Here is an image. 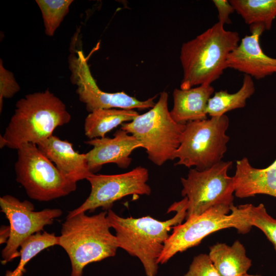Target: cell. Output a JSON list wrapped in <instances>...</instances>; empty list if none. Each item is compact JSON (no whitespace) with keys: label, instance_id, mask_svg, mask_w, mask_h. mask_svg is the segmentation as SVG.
I'll return each mask as SVG.
<instances>
[{"label":"cell","instance_id":"obj_1","mask_svg":"<svg viewBox=\"0 0 276 276\" xmlns=\"http://www.w3.org/2000/svg\"><path fill=\"white\" fill-rule=\"evenodd\" d=\"M188 200L186 197L174 202L168 212H176L171 218L159 221L151 216L141 218L122 217L111 209L107 217L111 228L116 232L119 248L137 258L147 276H155L158 260L168 239L169 232L186 219Z\"/></svg>","mask_w":276,"mask_h":276},{"label":"cell","instance_id":"obj_2","mask_svg":"<svg viewBox=\"0 0 276 276\" xmlns=\"http://www.w3.org/2000/svg\"><path fill=\"white\" fill-rule=\"evenodd\" d=\"M71 120L64 103L48 89L28 94L16 102L14 114L1 135L0 147L17 150L26 143L37 145Z\"/></svg>","mask_w":276,"mask_h":276},{"label":"cell","instance_id":"obj_3","mask_svg":"<svg viewBox=\"0 0 276 276\" xmlns=\"http://www.w3.org/2000/svg\"><path fill=\"white\" fill-rule=\"evenodd\" d=\"M238 32L227 31L219 22L182 44L180 60L183 77L180 88L210 84L227 68L229 54L238 46Z\"/></svg>","mask_w":276,"mask_h":276},{"label":"cell","instance_id":"obj_4","mask_svg":"<svg viewBox=\"0 0 276 276\" xmlns=\"http://www.w3.org/2000/svg\"><path fill=\"white\" fill-rule=\"evenodd\" d=\"M107 215L105 211L92 216L80 213L66 217L62 223L59 245L70 260L71 276H82L88 264L116 254L118 241Z\"/></svg>","mask_w":276,"mask_h":276},{"label":"cell","instance_id":"obj_5","mask_svg":"<svg viewBox=\"0 0 276 276\" xmlns=\"http://www.w3.org/2000/svg\"><path fill=\"white\" fill-rule=\"evenodd\" d=\"M168 100L167 93L161 92L152 108L121 127L141 143L148 159L158 166L174 159L186 124L178 123L172 119Z\"/></svg>","mask_w":276,"mask_h":276},{"label":"cell","instance_id":"obj_6","mask_svg":"<svg viewBox=\"0 0 276 276\" xmlns=\"http://www.w3.org/2000/svg\"><path fill=\"white\" fill-rule=\"evenodd\" d=\"M248 204L238 206L221 205L174 226L158 264L166 263L177 253L197 245L205 237L219 230L233 227L240 233H248L252 226L248 222Z\"/></svg>","mask_w":276,"mask_h":276},{"label":"cell","instance_id":"obj_7","mask_svg":"<svg viewBox=\"0 0 276 276\" xmlns=\"http://www.w3.org/2000/svg\"><path fill=\"white\" fill-rule=\"evenodd\" d=\"M229 122L225 114L188 122L174 155L176 165L202 170L221 162L229 140Z\"/></svg>","mask_w":276,"mask_h":276},{"label":"cell","instance_id":"obj_8","mask_svg":"<svg viewBox=\"0 0 276 276\" xmlns=\"http://www.w3.org/2000/svg\"><path fill=\"white\" fill-rule=\"evenodd\" d=\"M17 151L14 164L16 180L24 188L29 198L48 201L76 190V182L66 178L37 145L26 143Z\"/></svg>","mask_w":276,"mask_h":276},{"label":"cell","instance_id":"obj_9","mask_svg":"<svg viewBox=\"0 0 276 276\" xmlns=\"http://www.w3.org/2000/svg\"><path fill=\"white\" fill-rule=\"evenodd\" d=\"M232 162H221L202 170L191 169L181 178V195L188 200L186 220L221 205H234V182L228 170Z\"/></svg>","mask_w":276,"mask_h":276},{"label":"cell","instance_id":"obj_10","mask_svg":"<svg viewBox=\"0 0 276 276\" xmlns=\"http://www.w3.org/2000/svg\"><path fill=\"white\" fill-rule=\"evenodd\" d=\"M148 170L138 166L127 172L113 175L93 174L86 180L91 187L90 193L79 207L70 212L67 217L80 213L93 211L98 208L110 210L114 202L131 195H150L147 184Z\"/></svg>","mask_w":276,"mask_h":276},{"label":"cell","instance_id":"obj_11","mask_svg":"<svg viewBox=\"0 0 276 276\" xmlns=\"http://www.w3.org/2000/svg\"><path fill=\"white\" fill-rule=\"evenodd\" d=\"M70 80L77 87L76 93L79 100L85 104L89 113L99 109L119 108L127 110L151 108L155 104L156 96L140 101L123 91L114 93L102 91L93 78L87 59L82 51L72 52L68 57Z\"/></svg>","mask_w":276,"mask_h":276},{"label":"cell","instance_id":"obj_12","mask_svg":"<svg viewBox=\"0 0 276 276\" xmlns=\"http://www.w3.org/2000/svg\"><path fill=\"white\" fill-rule=\"evenodd\" d=\"M1 211L8 219L11 229L10 238L2 251V263L5 264L20 257L19 248L30 236L43 231L47 225L62 214L59 209H45L35 211L33 204L28 200L20 201L10 195L0 198Z\"/></svg>","mask_w":276,"mask_h":276},{"label":"cell","instance_id":"obj_13","mask_svg":"<svg viewBox=\"0 0 276 276\" xmlns=\"http://www.w3.org/2000/svg\"><path fill=\"white\" fill-rule=\"evenodd\" d=\"M265 30L264 25L250 26L251 35H246L229 54L227 68L243 73L256 79L276 73V58L265 54L260 44V37Z\"/></svg>","mask_w":276,"mask_h":276},{"label":"cell","instance_id":"obj_14","mask_svg":"<svg viewBox=\"0 0 276 276\" xmlns=\"http://www.w3.org/2000/svg\"><path fill=\"white\" fill-rule=\"evenodd\" d=\"M85 143L93 146L86 153L88 165L93 173L106 164H115L119 168H127L131 163L130 156L132 151L142 147L134 136L121 128L115 132L112 138H96Z\"/></svg>","mask_w":276,"mask_h":276},{"label":"cell","instance_id":"obj_15","mask_svg":"<svg viewBox=\"0 0 276 276\" xmlns=\"http://www.w3.org/2000/svg\"><path fill=\"white\" fill-rule=\"evenodd\" d=\"M37 146L59 172L72 181L77 183L94 174L88 167L86 153L76 151L67 141L52 135Z\"/></svg>","mask_w":276,"mask_h":276},{"label":"cell","instance_id":"obj_16","mask_svg":"<svg viewBox=\"0 0 276 276\" xmlns=\"http://www.w3.org/2000/svg\"><path fill=\"white\" fill-rule=\"evenodd\" d=\"M234 194L240 198L266 194L276 198V159L264 169L253 167L247 157L237 160Z\"/></svg>","mask_w":276,"mask_h":276},{"label":"cell","instance_id":"obj_17","mask_svg":"<svg viewBox=\"0 0 276 276\" xmlns=\"http://www.w3.org/2000/svg\"><path fill=\"white\" fill-rule=\"evenodd\" d=\"M214 92L210 84L182 89L175 88L173 93V106L170 115L177 123L188 122L207 119L209 99Z\"/></svg>","mask_w":276,"mask_h":276},{"label":"cell","instance_id":"obj_18","mask_svg":"<svg viewBox=\"0 0 276 276\" xmlns=\"http://www.w3.org/2000/svg\"><path fill=\"white\" fill-rule=\"evenodd\" d=\"M208 255L221 276H241L247 273L251 265L244 246L238 240L231 245L214 244Z\"/></svg>","mask_w":276,"mask_h":276},{"label":"cell","instance_id":"obj_19","mask_svg":"<svg viewBox=\"0 0 276 276\" xmlns=\"http://www.w3.org/2000/svg\"><path fill=\"white\" fill-rule=\"evenodd\" d=\"M139 114L134 110L117 108L95 110L90 112L85 119V135L89 140L104 137L113 128L126 122L132 121Z\"/></svg>","mask_w":276,"mask_h":276},{"label":"cell","instance_id":"obj_20","mask_svg":"<svg viewBox=\"0 0 276 276\" xmlns=\"http://www.w3.org/2000/svg\"><path fill=\"white\" fill-rule=\"evenodd\" d=\"M255 90L252 77L244 75L242 85L236 93L229 94L226 90L215 93L209 100L207 113L211 117H219L229 111L243 108L246 105L247 99L254 94Z\"/></svg>","mask_w":276,"mask_h":276},{"label":"cell","instance_id":"obj_21","mask_svg":"<svg viewBox=\"0 0 276 276\" xmlns=\"http://www.w3.org/2000/svg\"><path fill=\"white\" fill-rule=\"evenodd\" d=\"M235 10L250 26L264 25L269 30L276 17V0H230Z\"/></svg>","mask_w":276,"mask_h":276},{"label":"cell","instance_id":"obj_22","mask_svg":"<svg viewBox=\"0 0 276 276\" xmlns=\"http://www.w3.org/2000/svg\"><path fill=\"white\" fill-rule=\"evenodd\" d=\"M59 238L54 233L46 232L36 233L25 240L20 246V261L13 271L8 270L6 276H22L25 265L42 250L54 245H59Z\"/></svg>","mask_w":276,"mask_h":276},{"label":"cell","instance_id":"obj_23","mask_svg":"<svg viewBox=\"0 0 276 276\" xmlns=\"http://www.w3.org/2000/svg\"><path fill=\"white\" fill-rule=\"evenodd\" d=\"M42 16L44 31L53 36L69 12L73 0H36Z\"/></svg>","mask_w":276,"mask_h":276},{"label":"cell","instance_id":"obj_24","mask_svg":"<svg viewBox=\"0 0 276 276\" xmlns=\"http://www.w3.org/2000/svg\"><path fill=\"white\" fill-rule=\"evenodd\" d=\"M247 218L252 226L261 229L273 245H276V219L267 213L263 204L257 206L248 204Z\"/></svg>","mask_w":276,"mask_h":276},{"label":"cell","instance_id":"obj_25","mask_svg":"<svg viewBox=\"0 0 276 276\" xmlns=\"http://www.w3.org/2000/svg\"><path fill=\"white\" fill-rule=\"evenodd\" d=\"M20 87L13 74L5 68L0 60V112H2L4 98H11L17 93Z\"/></svg>","mask_w":276,"mask_h":276},{"label":"cell","instance_id":"obj_26","mask_svg":"<svg viewBox=\"0 0 276 276\" xmlns=\"http://www.w3.org/2000/svg\"><path fill=\"white\" fill-rule=\"evenodd\" d=\"M184 276H221L209 255L200 254L195 257Z\"/></svg>","mask_w":276,"mask_h":276},{"label":"cell","instance_id":"obj_27","mask_svg":"<svg viewBox=\"0 0 276 276\" xmlns=\"http://www.w3.org/2000/svg\"><path fill=\"white\" fill-rule=\"evenodd\" d=\"M218 12V19L219 22L223 24L231 23L229 15L235 10L229 1L227 0H214L213 1Z\"/></svg>","mask_w":276,"mask_h":276},{"label":"cell","instance_id":"obj_28","mask_svg":"<svg viewBox=\"0 0 276 276\" xmlns=\"http://www.w3.org/2000/svg\"><path fill=\"white\" fill-rule=\"evenodd\" d=\"M10 226L2 225L0 229V243H7L10 236Z\"/></svg>","mask_w":276,"mask_h":276},{"label":"cell","instance_id":"obj_29","mask_svg":"<svg viewBox=\"0 0 276 276\" xmlns=\"http://www.w3.org/2000/svg\"><path fill=\"white\" fill-rule=\"evenodd\" d=\"M241 276H261V275H252V274H247V273H245Z\"/></svg>","mask_w":276,"mask_h":276},{"label":"cell","instance_id":"obj_30","mask_svg":"<svg viewBox=\"0 0 276 276\" xmlns=\"http://www.w3.org/2000/svg\"><path fill=\"white\" fill-rule=\"evenodd\" d=\"M274 247L275 250V251H276V245L274 246Z\"/></svg>","mask_w":276,"mask_h":276}]
</instances>
